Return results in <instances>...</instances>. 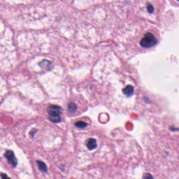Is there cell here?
Returning <instances> with one entry per match:
<instances>
[{"label":"cell","mask_w":179,"mask_h":179,"mask_svg":"<svg viewBox=\"0 0 179 179\" xmlns=\"http://www.w3.org/2000/svg\"><path fill=\"white\" fill-rule=\"evenodd\" d=\"M61 108L56 105H51L47 109V113L50 116V120L54 123H60L61 120Z\"/></svg>","instance_id":"cell-1"},{"label":"cell","mask_w":179,"mask_h":179,"mask_svg":"<svg viewBox=\"0 0 179 179\" xmlns=\"http://www.w3.org/2000/svg\"><path fill=\"white\" fill-rule=\"evenodd\" d=\"M157 43L158 40L154 35L151 33H148L140 41V45L143 48H150L154 46Z\"/></svg>","instance_id":"cell-2"},{"label":"cell","mask_w":179,"mask_h":179,"mask_svg":"<svg viewBox=\"0 0 179 179\" xmlns=\"http://www.w3.org/2000/svg\"><path fill=\"white\" fill-rule=\"evenodd\" d=\"M4 156L9 164L12 166L14 168L16 167L17 164V160L15 156L12 151H6Z\"/></svg>","instance_id":"cell-3"},{"label":"cell","mask_w":179,"mask_h":179,"mask_svg":"<svg viewBox=\"0 0 179 179\" xmlns=\"http://www.w3.org/2000/svg\"><path fill=\"white\" fill-rule=\"evenodd\" d=\"M86 146L89 150H93L97 147V141L95 139H89L86 142Z\"/></svg>","instance_id":"cell-4"},{"label":"cell","mask_w":179,"mask_h":179,"mask_svg":"<svg viewBox=\"0 0 179 179\" xmlns=\"http://www.w3.org/2000/svg\"><path fill=\"white\" fill-rule=\"evenodd\" d=\"M123 93L128 97L132 96L134 91V87L132 85H128L123 90Z\"/></svg>","instance_id":"cell-5"},{"label":"cell","mask_w":179,"mask_h":179,"mask_svg":"<svg viewBox=\"0 0 179 179\" xmlns=\"http://www.w3.org/2000/svg\"><path fill=\"white\" fill-rule=\"evenodd\" d=\"M51 62L46 60H43L39 64V66L41 67V68L45 70H50L51 68Z\"/></svg>","instance_id":"cell-6"},{"label":"cell","mask_w":179,"mask_h":179,"mask_svg":"<svg viewBox=\"0 0 179 179\" xmlns=\"http://www.w3.org/2000/svg\"><path fill=\"white\" fill-rule=\"evenodd\" d=\"M36 163L38 164V167L40 171L44 173H47V167L44 162L38 160L36 161Z\"/></svg>","instance_id":"cell-7"},{"label":"cell","mask_w":179,"mask_h":179,"mask_svg":"<svg viewBox=\"0 0 179 179\" xmlns=\"http://www.w3.org/2000/svg\"><path fill=\"white\" fill-rule=\"evenodd\" d=\"M68 110H69L70 113H75L76 111H77V106H76V105L75 104L72 103H70L68 105Z\"/></svg>","instance_id":"cell-8"},{"label":"cell","mask_w":179,"mask_h":179,"mask_svg":"<svg viewBox=\"0 0 179 179\" xmlns=\"http://www.w3.org/2000/svg\"><path fill=\"white\" fill-rule=\"evenodd\" d=\"M75 126L78 127L79 128H84L87 127V124L86 123L82 121H79L78 122L75 123Z\"/></svg>","instance_id":"cell-9"},{"label":"cell","mask_w":179,"mask_h":179,"mask_svg":"<svg viewBox=\"0 0 179 179\" xmlns=\"http://www.w3.org/2000/svg\"><path fill=\"white\" fill-rule=\"evenodd\" d=\"M147 10L149 13H152L154 11V7L151 4H148L147 5Z\"/></svg>","instance_id":"cell-10"},{"label":"cell","mask_w":179,"mask_h":179,"mask_svg":"<svg viewBox=\"0 0 179 179\" xmlns=\"http://www.w3.org/2000/svg\"><path fill=\"white\" fill-rule=\"evenodd\" d=\"M143 179H154L152 176L150 174H145L143 176Z\"/></svg>","instance_id":"cell-11"},{"label":"cell","mask_w":179,"mask_h":179,"mask_svg":"<svg viewBox=\"0 0 179 179\" xmlns=\"http://www.w3.org/2000/svg\"><path fill=\"white\" fill-rule=\"evenodd\" d=\"M1 178H2V179H11L7 176L5 173H2L1 174Z\"/></svg>","instance_id":"cell-12"},{"label":"cell","mask_w":179,"mask_h":179,"mask_svg":"<svg viewBox=\"0 0 179 179\" xmlns=\"http://www.w3.org/2000/svg\"><path fill=\"white\" fill-rule=\"evenodd\" d=\"M37 131V130H35V129H33L32 130L31 132H30V134L32 136V137H33L35 133H36V132Z\"/></svg>","instance_id":"cell-13"}]
</instances>
